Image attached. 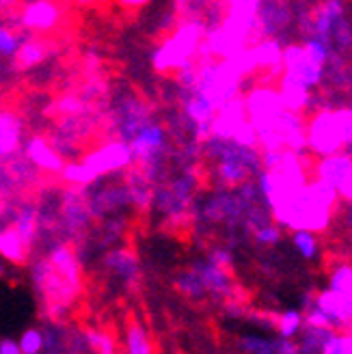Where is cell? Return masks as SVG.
I'll return each mask as SVG.
<instances>
[{
  "label": "cell",
  "instance_id": "cell-1",
  "mask_svg": "<svg viewBox=\"0 0 352 354\" xmlns=\"http://www.w3.org/2000/svg\"><path fill=\"white\" fill-rule=\"evenodd\" d=\"M337 203L340 197L328 186L318 180H307L292 197L270 207V216L279 227H286L290 232L307 229V232L320 234L331 225L333 209Z\"/></svg>",
  "mask_w": 352,
  "mask_h": 354
},
{
  "label": "cell",
  "instance_id": "cell-2",
  "mask_svg": "<svg viewBox=\"0 0 352 354\" xmlns=\"http://www.w3.org/2000/svg\"><path fill=\"white\" fill-rule=\"evenodd\" d=\"M205 37V22L201 15H190L167 35V39L154 50L151 65L160 74H178L180 69L197 61Z\"/></svg>",
  "mask_w": 352,
  "mask_h": 354
},
{
  "label": "cell",
  "instance_id": "cell-3",
  "mask_svg": "<svg viewBox=\"0 0 352 354\" xmlns=\"http://www.w3.org/2000/svg\"><path fill=\"white\" fill-rule=\"evenodd\" d=\"M305 134H307V153L322 158L344 149H350L352 143V111L350 106L340 109H324L315 111L305 119Z\"/></svg>",
  "mask_w": 352,
  "mask_h": 354
},
{
  "label": "cell",
  "instance_id": "cell-4",
  "mask_svg": "<svg viewBox=\"0 0 352 354\" xmlns=\"http://www.w3.org/2000/svg\"><path fill=\"white\" fill-rule=\"evenodd\" d=\"M205 153L214 158V182L223 188H236L253 180L261 169L259 147H242L230 140H205Z\"/></svg>",
  "mask_w": 352,
  "mask_h": 354
},
{
  "label": "cell",
  "instance_id": "cell-5",
  "mask_svg": "<svg viewBox=\"0 0 352 354\" xmlns=\"http://www.w3.org/2000/svg\"><path fill=\"white\" fill-rule=\"evenodd\" d=\"M307 180V156L284 149L277 167L259 169L255 175V186L261 201L268 207H275L292 197L301 186H305Z\"/></svg>",
  "mask_w": 352,
  "mask_h": 354
},
{
  "label": "cell",
  "instance_id": "cell-6",
  "mask_svg": "<svg viewBox=\"0 0 352 354\" xmlns=\"http://www.w3.org/2000/svg\"><path fill=\"white\" fill-rule=\"evenodd\" d=\"M348 0H320L309 15V37L326 41L337 57L350 50V20Z\"/></svg>",
  "mask_w": 352,
  "mask_h": 354
},
{
  "label": "cell",
  "instance_id": "cell-7",
  "mask_svg": "<svg viewBox=\"0 0 352 354\" xmlns=\"http://www.w3.org/2000/svg\"><path fill=\"white\" fill-rule=\"evenodd\" d=\"M305 115L281 111V115L268 128L257 132L259 149H288L294 153L307 156V134H305Z\"/></svg>",
  "mask_w": 352,
  "mask_h": 354
},
{
  "label": "cell",
  "instance_id": "cell-8",
  "mask_svg": "<svg viewBox=\"0 0 352 354\" xmlns=\"http://www.w3.org/2000/svg\"><path fill=\"white\" fill-rule=\"evenodd\" d=\"M195 186H197V173L190 165H186L178 175L171 177V180L154 184L151 203H156V207L163 209L171 218H180L192 205Z\"/></svg>",
  "mask_w": 352,
  "mask_h": 354
},
{
  "label": "cell",
  "instance_id": "cell-9",
  "mask_svg": "<svg viewBox=\"0 0 352 354\" xmlns=\"http://www.w3.org/2000/svg\"><path fill=\"white\" fill-rule=\"evenodd\" d=\"M324 69L326 67L322 63L307 55L303 44H288L281 55V74L277 82H288L313 91L324 82Z\"/></svg>",
  "mask_w": 352,
  "mask_h": 354
},
{
  "label": "cell",
  "instance_id": "cell-10",
  "mask_svg": "<svg viewBox=\"0 0 352 354\" xmlns=\"http://www.w3.org/2000/svg\"><path fill=\"white\" fill-rule=\"evenodd\" d=\"M80 160L86 165V169H89L98 177V180H102V177L126 173L134 165L130 145L126 143V140H121V138L104 140V143L91 147L89 151H84Z\"/></svg>",
  "mask_w": 352,
  "mask_h": 354
},
{
  "label": "cell",
  "instance_id": "cell-11",
  "mask_svg": "<svg viewBox=\"0 0 352 354\" xmlns=\"http://www.w3.org/2000/svg\"><path fill=\"white\" fill-rule=\"evenodd\" d=\"M244 111H246V119L253 126L255 134L263 128H268L270 123L281 115L284 111V102H281L279 88L272 82H259L253 88H249L244 95Z\"/></svg>",
  "mask_w": 352,
  "mask_h": 354
},
{
  "label": "cell",
  "instance_id": "cell-12",
  "mask_svg": "<svg viewBox=\"0 0 352 354\" xmlns=\"http://www.w3.org/2000/svg\"><path fill=\"white\" fill-rule=\"evenodd\" d=\"M313 175L315 180L328 186L333 192L337 194L340 201L350 203L352 199V156L348 149L322 156L318 162L313 165Z\"/></svg>",
  "mask_w": 352,
  "mask_h": 354
},
{
  "label": "cell",
  "instance_id": "cell-13",
  "mask_svg": "<svg viewBox=\"0 0 352 354\" xmlns=\"http://www.w3.org/2000/svg\"><path fill=\"white\" fill-rule=\"evenodd\" d=\"M180 100H182V113L190 128L192 140L203 145L210 136V128H212L216 109L203 95L192 91V88H180Z\"/></svg>",
  "mask_w": 352,
  "mask_h": 354
},
{
  "label": "cell",
  "instance_id": "cell-14",
  "mask_svg": "<svg viewBox=\"0 0 352 354\" xmlns=\"http://www.w3.org/2000/svg\"><path fill=\"white\" fill-rule=\"evenodd\" d=\"M63 20V11L55 0H30L17 13V26L28 35H48L57 30Z\"/></svg>",
  "mask_w": 352,
  "mask_h": 354
},
{
  "label": "cell",
  "instance_id": "cell-15",
  "mask_svg": "<svg viewBox=\"0 0 352 354\" xmlns=\"http://www.w3.org/2000/svg\"><path fill=\"white\" fill-rule=\"evenodd\" d=\"M20 153L26 158L30 167H35L39 173H46V175H59L65 165V158L61 156V151L52 145V140L46 138L44 134L28 136L22 143Z\"/></svg>",
  "mask_w": 352,
  "mask_h": 354
},
{
  "label": "cell",
  "instance_id": "cell-16",
  "mask_svg": "<svg viewBox=\"0 0 352 354\" xmlns=\"http://www.w3.org/2000/svg\"><path fill=\"white\" fill-rule=\"evenodd\" d=\"M151 117V111L143 104V100H138L134 95L123 97V102H119L115 106V115H113V132L115 138L121 140H130V136L143 126V123Z\"/></svg>",
  "mask_w": 352,
  "mask_h": 354
},
{
  "label": "cell",
  "instance_id": "cell-17",
  "mask_svg": "<svg viewBox=\"0 0 352 354\" xmlns=\"http://www.w3.org/2000/svg\"><path fill=\"white\" fill-rule=\"evenodd\" d=\"M61 218H63V225H65L69 236H78L80 232H84L86 225H89V221H91V209H89V203H86L84 188L69 186L63 192Z\"/></svg>",
  "mask_w": 352,
  "mask_h": 354
},
{
  "label": "cell",
  "instance_id": "cell-18",
  "mask_svg": "<svg viewBox=\"0 0 352 354\" xmlns=\"http://www.w3.org/2000/svg\"><path fill=\"white\" fill-rule=\"evenodd\" d=\"M292 24V9L286 0H263L257 13V35L259 37H279Z\"/></svg>",
  "mask_w": 352,
  "mask_h": 354
},
{
  "label": "cell",
  "instance_id": "cell-19",
  "mask_svg": "<svg viewBox=\"0 0 352 354\" xmlns=\"http://www.w3.org/2000/svg\"><path fill=\"white\" fill-rule=\"evenodd\" d=\"M24 121L13 111H0V160H11L22 151Z\"/></svg>",
  "mask_w": 352,
  "mask_h": 354
},
{
  "label": "cell",
  "instance_id": "cell-20",
  "mask_svg": "<svg viewBox=\"0 0 352 354\" xmlns=\"http://www.w3.org/2000/svg\"><path fill=\"white\" fill-rule=\"evenodd\" d=\"M315 307L320 311H324L331 320H333V328H346L350 326V315H352V294H340L326 290L322 294H318L315 298Z\"/></svg>",
  "mask_w": 352,
  "mask_h": 354
},
{
  "label": "cell",
  "instance_id": "cell-21",
  "mask_svg": "<svg viewBox=\"0 0 352 354\" xmlns=\"http://www.w3.org/2000/svg\"><path fill=\"white\" fill-rule=\"evenodd\" d=\"M192 270L199 274L205 292H212L219 296L232 294V277L227 268H221V266H216L214 261L205 259V261H197L192 266Z\"/></svg>",
  "mask_w": 352,
  "mask_h": 354
},
{
  "label": "cell",
  "instance_id": "cell-22",
  "mask_svg": "<svg viewBox=\"0 0 352 354\" xmlns=\"http://www.w3.org/2000/svg\"><path fill=\"white\" fill-rule=\"evenodd\" d=\"M9 225L15 229L20 238L26 242V246L30 249L35 238H37L39 232V209L33 203H20L15 209H11V221Z\"/></svg>",
  "mask_w": 352,
  "mask_h": 354
},
{
  "label": "cell",
  "instance_id": "cell-23",
  "mask_svg": "<svg viewBox=\"0 0 352 354\" xmlns=\"http://www.w3.org/2000/svg\"><path fill=\"white\" fill-rule=\"evenodd\" d=\"M48 57V44L37 37V35H26L22 37V44L15 52V67L17 69H33L46 61Z\"/></svg>",
  "mask_w": 352,
  "mask_h": 354
},
{
  "label": "cell",
  "instance_id": "cell-24",
  "mask_svg": "<svg viewBox=\"0 0 352 354\" xmlns=\"http://www.w3.org/2000/svg\"><path fill=\"white\" fill-rule=\"evenodd\" d=\"M28 251L30 249L26 246V242L20 238V234H17L11 225L0 229V257L15 263V266H20L26 261Z\"/></svg>",
  "mask_w": 352,
  "mask_h": 354
},
{
  "label": "cell",
  "instance_id": "cell-25",
  "mask_svg": "<svg viewBox=\"0 0 352 354\" xmlns=\"http://www.w3.org/2000/svg\"><path fill=\"white\" fill-rule=\"evenodd\" d=\"M281 102H284V109L292 111V113H307L309 106L313 104V95L307 88H301L296 84H288V82H277Z\"/></svg>",
  "mask_w": 352,
  "mask_h": 354
},
{
  "label": "cell",
  "instance_id": "cell-26",
  "mask_svg": "<svg viewBox=\"0 0 352 354\" xmlns=\"http://www.w3.org/2000/svg\"><path fill=\"white\" fill-rule=\"evenodd\" d=\"M59 177L67 186H78V188H86V186H91V184L98 182V177L89 169H86V165L82 160L65 162Z\"/></svg>",
  "mask_w": 352,
  "mask_h": 354
},
{
  "label": "cell",
  "instance_id": "cell-27",
  "mask_svg": "<svg viewBox=\"0 0 352 354\" xmlns=\"http://www.w3.org/2000/svg\"><path fill=\"white\" fill-rule=\"evenodd\" d=\"M223 13L242 17V20H253L257 22V13L263 5V0H221Z\"/></svg>",
  "mask_w": 352,
  "mask_h": 354
},
{
  "label": "cell",
  "instance_id": "cell-28",
  "mask_svg": "<svg viewBox=\"0 0 352 354\" xmlns=\"http://www.w3.org/2000/svg\"><path fill=\"white\" fill-rule=\"evenodd\" d=\"M292 244L305 259H313L315 255H318V249H320V246H318V234L307 232V229H296V232H292Z\"/></svg>",
  "mask_w": 352,
  "mask_h": 354
},
{
  "label": "cell",
  "instance_id": "cell-29",
  "mask_svg": "<svg viewBox=\"0 0 352 354\" xmlns=\"http://www.w3.org/2000/svg\"><path fill=\"white\" fill-rule=\"evenodd\" d=\"M20 44H22L20 32L15 30V26L3 22V17H0V57L13 59L17 48H20Z\"/></svg>",
  "mask_w": 352,
  "mask_h": 354
},
{
  "label": "cell",
  "instance_id": "cell-30",
  "mask_svg": "<svg viewBox=\"0 0 352 354\" xmlns=\"http://www.w3.org/2000/svg\"><path fill=\"white\" fill-rule=\"evenodd\" d=\"M333 335V328H315V326H307L305 337H303V346L298 348V352L303 354H315L320 352L324 342Z\"/></svg>",
  "mask_w": 352,
  "mask_h": 354
},
{
  "label": "cell",
  "instance_id": "cell-31",
  "mask_svg": "<svg viewBox=\"0 0 352 354\" xmlns=\"http://www.w3.org/2000/svg\"><path fill=\"white\" fill-rule=\"evenodd\" d=\"M106 263L111 266V268L115 272H119L121 277H126V279H134L136 277V259L134 255H130L128 251H115L106 257Z\"/></svg>",
  "mask_w": 352,
  "mask_h": 354
},
{
  "label": "cell",
  "instance_id": "cell-32",
  "mask_svg": "<svg viewBox=\"0 0 352 354\" xmlns=\"http://www.w3.org/2000/svg\"><path fill=\"white\" fill-rule=\"evenodd\" d=\"M128 354H154L147 333L138 324L128 326Z\"/></svg>",
  "mask_w": 352,
  "mask_h": 354
},
{
  "label": "cell",
  "instance_id": "cell-33",
  "mask_svg": "<svg viewBox=\"0 0 352 354\" xmlns=\"http://www.w3.org/2000/svg\"><path fill=\"white\" fill-rule=\"evenodd\" d=\"M328 290L340 294H352V268L350 263H340L328 279Z\"/></svg>",
  "mask_w": 352,
  "mask_h": 354
},
{
  "label": "cell",
  "instance_id": "cell-34",
  "mask_svg": "<svg viewBox=\"0 0 352 354\" xmlns=\"http://www.w3.org/2000/svg\"><path fill=\"white\" fill-rule=\"evenodd\" d=\"M55 106L61 117H76V115H84L89 111L86 97H80V95H63Z\"/></svg>",
  "mask_w": 352,
  "mask_h": 354
},
{
  "label": "cell",
  "instance_id": "cell-35",
  "mask_svg": "<svg viewBox=\"0 0 352 354\" xmlns=\"http://www.w3.org/2000/svg\"><path fill=\"white\" fill-rule=\"evenodd\" d=\"M178 288L186 294V296H190V298H201L203 294H205V288H203V283H201V279H199V274L195 272V270H188V272H184L180 279H178Z\"/></svg>",
  "mask_w": 352,
  "mask_h": 354
},
{
  "label": "cell",
  "instance_id": "cell-36",
  "mask_svg": "<svg viewBox=\"0 0 352 354\" xmlns=\"http://www.w3.org/2000/svg\"><path fill=\"white\" fill-rule=\"evenodd\" d=\"M322 354H352V339L348 333H333L324 342Z\"/></svg>",
  "mask_w": 352,
  "mask_h": 354
},
{
  "label": "cell",
  "instance_id": "cell-37",
  "mask_svg": "<svg viewBox=\"0 0 352 354\" xmlns=\"http://www.w3.org/2000/svg\"><path fill=\"white\" fill-rule=\"evenodd\" d=\"M255 240L263 246H275L281 242V227L277 223H259L255 227Z\"/></svg>",
  "mask_w": 352,
  "mask_h": 354
},
{
  "label": "cell",
  "instance_id": "cell-38",
  "mask_svg": "<svg viewBox=\"0 0 352 354\" xmlns=\"http://www.w3.org/2000/svg\"><path fill=\"white\" fill-rule=\"evenodd\" d=\"M301 324H303V315L298 313V311H286L277 320V328L281 333V337H288V339L294 337L296 330L301 328Z\"/></svg>",
  "mask_w": 352,
  "mask_h": 354
},
{
  "label": "cell",
  "instance_id": "cell-39",
  "mask_svg": "<svg viewBox=\"0 0 352 354\" xmlns=\"http://www.w3.org/2000/svg\"><path fill=\"white\" fill-rule=\"evenodd\" d=\"M17 346H20L22 354H37L44 348V335L39 330H26Z\"/></svg>",
  "mask_w": 352,
  "mask_h": 354
},
{
  "label": "cell",
  "instance_id": "cell-40",
  "mask_svg": "<svg viewBox=\"0 0 352 354\" xmlns=\"http://www.w3.org/2000/svg\"><path fill=\"white\" fill-rule=\"evenodd\" d=\"M240 346L249 354H275V344L266 342V339H259V337H246Z\"/></svg>",
  "mask_w": 352,
  "mask_h": 354
},
{
  "label": "cell",
  "instance_id": "cell-41",
  "mask_svg": "<svg viewBox=\"0 0 352 354\" xmlns=\"http://www.w3.org/2000/svg\"><path fill=\"white\" fill-rule=\"evenodd\" d=\"M89 342L91 346L100 352V354H115V344L113 339L109 337V335H104V333H89Z\"/></svg>",
  "mask_w": 352,
  "mask_h": 354
},
{
  "label": "cell",
  "instance_id": "cell-42",
  "mask_svg": "<svg viewBox=\"0 0 352 354\" xmlns=\"http://www.w3.org/2000/svg\"><path fill=\"white\" fill-rule=\"evenodd\" d=\"M307 326H315V328H333V320L324 313L320 311L318 307H309L307 311Z\"/></svg>",
  "mask_w": 352,
  "mask_h": 354
},
{
  "label": "cell",
  "instance_id": "cell-43",
  "mask_svg": "<svg viewBox=\"0 0 352 354\" xmlns=\"http://www.w3.org/2000/svg\"><path fill=\"white\" fill-rule=\"evenodd\" d=\"M13 188H17L15 177L11 175L9 165H7L5 160H0V197H5V194H9Z\"/></svg>",
  "mask_w": 352,
  "mask_h": 354
},
{
  "label": "cell",
  "instance_id": "cell-44",
  "mask_svg": "<svg viewBox=\"0 0 352 354\" xmlns=\"http://www.w3.org/2000/svg\"><path fill=\"white\" fill-rule=\"evenodd\" d=\"M207 259L214 261L216 266H221V268H227V270H230V266H232V253L225 251V249H214Z\"/></svg>",
  "mask_w": 352,
  "mask_h": 354
},
{
  "label": "cell",
  "instance_id": "cell-45",
  "mask_svg": "<svg viewBox=\"0 0 352 354\" xmlns=\"http://www.w3.org/2000/svg\"><path fill=\"white\" fill-rule=\"evenodd\" d=\"M17 5H20V0H0V17H13V20H17Z\"/></svg>",
  "mask_w": 352,
  "mask_h": 354
},
{
  "label": "cell",
  "instance_id": "cell-46",
  "mask_svg": "<svg viewBox=\"0 0 352 354\" xmlns=\"http://www.w3.org/2000/svg\"><path fill=\"white\" fill-rule=\"evenodd\" d=\"M117 7L123 9V11H138V9H143L147 7L151 0H115Z\"/></svg>",
  "mask_w": 352,
  "mask_h": 354
},
{
  "label": "cell",
  "instance_id": "cell-47",
  "mask_svg": "<svg viewBox=\"0 0 352 354\" xmlns=\"http://www.w3.org/2000/svg\"><path fill=\"white\" fill-rule=\"evenodd\" d=\"M275 354H298V346L284 337L281 342H275Z\"/></svg>",
  "mask_w": 352,
  "mask_h": 354
},
{
  "label": "cell",
  "instance_id": "cell-48",
  "mask_svg": "<svg viewBox=\"0 0 352 354\" xmlns=\"http://www.w3.org/2000/svg\"><path fill=\"white\" fill-rule=\"evenodd\" d=\"M0 354H22V350L15 342L5 339V342H0Z\"/></svg>",
  "mask_w": 352,
  "mask_h": 354
},
{
  "label": "cell",
  "instance_id": "cell-49",
  "mask_svg": "<svg viewBox=\"0 0 352 354\" xmlns=\"http://www.w3.org/2000/svg\"><path fill=\"white\" fill-rule=\"evenodd\" d=\"M76 5H80V7H89V5H93L95 0H74Z\"/></svg>",
  "mask_w": 352,
  "mask_h": 354
},
{
  "label": "cell",
  "instance_id": "cell-50",
  "mask_svg": "<svg viewBox=\"0 0 352 354\" xmlns=\"http://www.w3.org/2000/svg\"><path fill=\"white\" fill-rule=\"evenodd\" d=\"M7 274V268H5V263H3V259H0V277H5Z\"/></svg>",
  "mask_w": 352,
  "mask_h": 354
},
{
  "label": "cell",
  "instance_id": "cell-51",
  "mask_svg": "<svg viewBox=\"0 0 352 354\" xmlns=\"http://www.w3.org/2000/svg\"><path fill=\"white\" fill-rule=\"evenodd\" d=\"M37 354H39V352H37Z\"/></svg>",
  "mask_w": 352,
  "mask_h": 354
}]
</instances>
